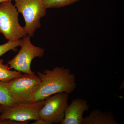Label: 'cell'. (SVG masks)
<instances>
[{
  "label": "cell",
  "mask_w": 124,
  "mask_h": 124,
  "mask_svg": "<svg viewBox=\"0 0 124 124\" xmlns=\"http://www.w3.org/2000/svg\"><path fill=\"white\" fill-rule=\"evenodd\" d=\"M87 100L77 98L72 100L65 111L64 119L60 124H82L83 113L89 110Z\"/></svg>",
  "instance_id": "obj_8"
},
{
  "label": "cell",
  "mask_w": 124,
  "mask_h": 124,
  "mask_svg": "<svg viewBox=\"0 0 124 124\" xmlns=\"http://www.w3.org/2000/svg\"><path fill=\"white\" fill-rule=\"evenodd\" d=\"M28 121H19L13 120L6 119L0 121V124H28Z\"/></svg>",
  "instance_id": "obj_14"
},
{
  "label": "cell",
  "mask_w": 124,
  "mask_h": 124,
  "mask_svg": "<svg viewBox=\"0 0 124 124\" xmlns=\"http://www.w3.org/2000/svg\"><path fill=\"white\" fill-rule=\"evenodd\" d=\"M1 112V105H0V115Z\"/></svg>",
  "instance_id": "obj_17"
},
{
  "label": "cell",
  "mask_w": 124,
  "mask_h": 124,
  "mask_svg": "<svg viewBox=\"0 0 124 124\" xmlns=\"http://www.w3.org/2000/svg\"><path fill=\"white\" fill-rule=\"evenodd\" d=\"M22 39L15 41H10L5 44L0 45V57L10 50H15L16 48L20 46Z\"/></svg>",
  "instance_id": "obj_13"
},
{
  "label": "cell",
  "mask_w": 124,
  "mask_h": 124,
  "mask_svg": "<svg viewBox=\"0 0 124 124\" xmlns=\"http://www.w3.org/2000/svg\"><path fill=\"white\" fill-rule=\"evenodd\" d=\"M18 13L11 1L0 3V33L8 41L20 39L27 35L19 23Z\"/></svg>",
  "instance_id": "obj_2"
},
{
  "label": "cell",
  "mask_w": 124,
  "mask_h": 124,
  "mask_svg": "<svg viewBox=\"0 0 124 124\" xmlns=\"http://www.w3.org/2000/svg\"><path fill=\"white\" fill-rule=\"evenodd\" d=\"M69 94L61 92L46 99L44 106L39 111L40 118L49 124H60L64 119L65 111L69 105Z\"/></svg>",
  "instance_id": "obj_6"
},
{
  "label": "cell",
  "mask_w": 124,
  "mask_h": 124,
  "mask_svg": "<svg viewBox=\"0 0 124 124\" xmlns=\"http://www.w3.org/2000/svg\"><path fill=\"white\" fill-rule=\"evenodd\" d=\"M8 82L0 81V105L11 107L15 105L9 90Z\"/></svg>",
  "instance_id": "obj_11"
},
{
  "label": "cell",
  "mask_w": 124,
  "mask_h": 124,
  "mask_svg": "<svg viewBox=\"0 0 124 124\" xmlns=\"http://www.w3.org/2000/svg\"><path fill=\"white\" fill-rule=\"evenodd\" d=\"M37 75L40 83L34 97V102L44 100L49 96L61 92L69 94L76 88L75 76L70 69L56 67L52 70L46 69Z\"/></svg>",
  "instance_id": "obj_1"
},
{
  "label": "cell",
  "mask_w": 124,
  "mask_h": 124,
  "mask_svg": "<svg viewBox=\"0 0 124 124\" xmlns=\"http://www.w3.org/2000/svg\"><path fill=\"white\" fill-rule=\"evenodd\" d=\"M112 112H102L99 109L93 110L88 116L84 118L82 124H119Z\"/></svg>",
  "instance_id": "obj_9"
},
{
  "label": "cell",
  "mask_w": 124,
  "mask_h": 124,
  "mask_svg": "<svg viewBox=\"0 0 124 124\" xmlns=\"http://www.w3.org/2000/svg\"><path fill=\"white\" fill-rule=\"evenodd\" d=\"M15 6L18 13L22 14L25 25L26 34L30 37L34 35L37 29L41 26V19L46 13L43 0H14Z\"/></svg>",
  "instance_id": "obj_4"
},
{
  "label": "cell",
  "mask_w": 124,
  "mask_h": 124,
  "mask_svg": "<svg viewBox=\"0 0 124 124\" xmlns=\"http://www.w3.org/2000/svg\"><path fill=\"white\" fill-rule=\"evenodd\" d=\"M14 0H0V3L1 2H4V1H12Z\"/></svg>",
  "instance_id": "obj_16"
},
{
  "label": "cell",
  "mask_w": 124,
  "mask_h": 124,
  "mask_svg": "<svg viewBox=\"0 0 124 124\" xmlns=\"http://www.w3.org/2000/svg\"><path fill=\"white\" fill-rule=\"evenodd\" d=\"M30 37L26 35L23 38L20 51L13 59L8 62V64L10 69L25 74L34 75L35 73L31 70V62L35 58L42 57L45 49L32 44Z\"/></svg>",
  "instance_id": "obj_5"
},
{
  "label": "cell",
  "mask_w": 124,
  "mask_h": 124,
  "mask_svg": "<svg viewBox=\"0 0 124 124\" xmlns=\"http://www.w3.org/2000/svg\"><path fill=\"white\" fill-rule=\"evenodd\" d=\"M22 75L21 72L10 70L8 65L4 64V60L0 58V81L8 82Z\"/></svg>",
  "instance_id": "obj_10"
},
{
  "label": "cell",
  "mask_w": 124,
  "mask_h": 124,
  "mask_svg": "<svg viewBox=\"0 0 124 124\" xmlns=\"http://www.w3.org/2000/svg\"><path fill=\"white\" fill-rule=\"evenodd\" d=\"M9 90L15 104L31 103L40 80L36 74L22 75L8 82Z\"/></svg>",
  "instance_id": "obj_3"
},
{
  "label": "cell",
  "mask_w": 124,
  "mask_h": 124,
  "mask_svg": "<svg viewBox=\"0 0 124 124\" xmlns=\"http://www.w3.org/2000/svg\"><path fill=\"white\" fill-rule=\"evenodd\" d=\"M45 100L31 103L15 104L11 107L1 106L0 121L6 119L19 121H28L40 119L39 111L44 106Z\"/></svg>",
  "instance_id": "obj_7"
},
{
  "label": "cell",
  "mask_w": 124,
  "mask_h": 124,
  "mask_svg": "<svg viewBox=\"0 0 124 124\" xmlns=\"http://www.w3.org/2000/svg\"><path fill=\"white\" fill-rule=\"evenodd\" d=\"M81 0H43L45 8H60L73 4Z\"/></svg>",
  "instance_id": "obj_12"
},
{
  "label": "cell",
  "mask_w": 124,
  "mask_h": 124,
  "mask_svg": "<svg viewBox=\"0 0 124 124\" xmlns=\"http://www.w3.org/2000/svg\"><path fill=\"white\" fill-rule=\"evenodd\" d=\"M49 124L48 122H46L45 120L42 119H38L35 120V121L31 124Z\"/></svg>",
  "instance_id": "obj_15"
}]
</instances>
